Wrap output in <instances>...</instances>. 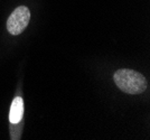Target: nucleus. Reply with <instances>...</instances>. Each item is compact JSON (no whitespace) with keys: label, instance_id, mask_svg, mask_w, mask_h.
<instances>
[{"label":"nucleus","instance_id":"nucleus-2","mask_svg":"<svg viewBox=\"0 0 150 140\" xmlns=\"http://www.w3.org/2000/svg\"><path fill=\"white\" fill-rule=\"evenodd\" d=\"M29 20H30V11L28 7H17L7 20V30L13 36H18L27 28Z\"/></svg>","mask_w":150,"mask_h":140},{"label":"nucleus","instance_id":"nucleus-1","mask_svg":"<svg viewBox=\"0 0 150 140\" xmlns=\"http://www.w3.org/2000/svg\"><path fill=\"white\" fill-rule=\"evenodd\" d=\"M114 83L122 92L128 94H141L148 88L146 77L134 70L121 69L113 75Z\"/></svg>","mask_w":150,"mask_h":140},{"label":"nucleus","instance_id":"nucleus-3","mask_svg":"<svg viewBox=\"0 0 150 140\" xmlns=\"http://www.w3.org/2000/svg\"><path fill=\"white\" fill-rule=\"evenodd\" d=\"M23 115H24V100L20 96H17L13 99L10 107V113H9L10 123H17L21 121Z\"/></svg>","mask_w":150,"mask_h":140}]
</instances>
